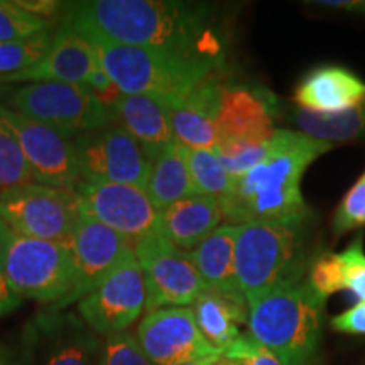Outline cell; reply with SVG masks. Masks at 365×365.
Returning a JSON list of instances; mask_svg holds the SVG:
<instances>
[{
	"instance_id": "f35d334b",
	"label": "cell",
	"mask_w": 365,
	"mask_h": 365,
	"mask_svg": "<svg viewBox=\"0 0 365 365\" xmlns=\"http://www.w3.org/2000/svg\"><path fill=\"white\" fill-rule=\"evenodd\" d=\"M22 298L9 284L6 276H4L2 269H0V317L14 312L21 307Z\"/></svg>"
},
{
	"instance_id": "f1b7e54d",
	"label": "cell",
	"mask_w": 365,
	"mask_h": 365,
	"mask_svg": "<svg viewBox=\"0 0 365 365\" xmlns=\"http://www.w3.org/2000/svg\"><path fill=\"white\" fill-rule=\"evenodd\" d=\"M97 341L88 331L75 325L73 331H63L46 354L43 365H91Z\"/></svg>"
},
{
	"instance_id": "2e32d148",
	"label": "cell",
	"mask_w": 365,
	"mask_h": 365,
	"mask_svg": "<svg viewBox=\"0 0 365 365\" xmlns=\"http://www.w3.org/2000/svg\"><path fill=\"white\" fill-rule=\"evenodd\" d=\"M272 95L262 88L223 86L217 115L218 143L266 144L274 135Z\"/></svg>"
},
{
	"instance_id": "8fae6325",
	"label": "cell",
	"mask_w": 365,
	"mask_h": 365,
	"mask_svg": "<svg viewBox=\"0 0 365 365\" xmlns=\"http://www.w3.org/2000/svg\"><path fill=\"white\" fill-rule=\"evenodd\" d=\"M71 261V287L54 303L53 312L80 303L107 279L122 261L134 252V244L103 223L81 212L70 239L66 240Z\"/></svg>"
},
{
	"instance_id": "ffe728a7",
	"label": "cell",
	"mask_w": 365,
	"mask_h": 365,
	"mask_svg": "<svg viewBox=\"0 0 365 365\" xmlns=\"http://www.w3.org/2000/svg\"><path fill=\"white\" fill-rule=\"evenodd\" d=\"M223 222V210L217 198L193 195L159 213L158 232L178 249L191 250L213 234Z\"/></svg>"
},
{
	"instance_id": "83f0119b",
	"label": "cell",
	"mask_w": 365,
	"mask_h": 365,
	"mask_svg": "<svg viewBox=\"0 0 365 365\" xmlns=\"http://www.w3.org/2000/svg\"><path fill=\"white\" fill-rule=\"evenodd\" d=\"M34 182L31 164L16 137L0 122V195L16 186Z\"/></svg>"
},
{
	"instance_id": "9c48e42d",
	"label": "cell",
	"mask_w": 365,
	"mask_h": 365,
	"mask_svg": "<svg viewBox=\"0 0 365 365\" xmlns=\"http://www.w3.org/2000/svg\"><path fill=\"white\" fill-rule=\"evenodd\" d=\"M134 254L145 284V312L190 308L208 287L191 255L178 249L159 232L134 242Z\"/></svg>"
},
{
	"instance_id": "8d00e7d4",
	"label": "cell",
	"mask_w": 365,
	"mask_h": 365,
	"mask_svg": "<svg viewBox=\"0 0 365 365\" xmlns=\"http://www.w3.org/2000/svg\"><path fill=\"white\" fill-rule=\"evenodd\" d=\"M331 328L349 335H365V301H359L355 307L333 318Z\"/></svg>"
},
{
	"instance_id": "d4e9b609",
	"label": "cell",
	"mask_w": 365,
	"mask_h": 365,
	"mask_svg": "<svg viewBox=\"0 0 365 365\" xmlns=\"http://www.w3.org/2000/svg\"><path fill=\"white\" fill-rule=\"evenodd\" d=\"M301 134L333 144L365 135V102L335 113H314L299 108L294 117Z\"/></svg>"
},
{
	"instance_id": "7a4b0ae2",
	"label": "cell",
	"mask_w": 365,
	"mask_h": 365,
	"mask_svg": "<svg viewBox=\"0 0 365 365\" xmlns=\"http://www.w3.org/2000/svg\"><path fill=\"white\" fill-rule=\"evenodd\" d=\"M331 144L301 132L276 130L266 156L257 166L235 180V190L220 203L223 220L230 223H301L309 213L301 193V180L313 161Z\"/></svg>"
},
{
	"instance_id": "ab89813d",
	"label": "cell",
	"mask_w": 365,
	"mask_h": 365,
	"mask_svg": "<svg viewBox=\"0 0 365 365\" xmlns=\"http://www.w3.org/2000/svg\"><path fill=\"white\" fill-rule=\"evenodd\" d=\"M314 4L328 9H339V11L365 14V0H318Z\"/></svg>"
},
{
	"instance_id": "8992f818",
	"label": "cell",
	"mask_w": 365,
	"mask_h": 365,
	"mask_svg": "<svg viewBox=\"0 0 365 365\" xmlns=\"http://www.w3.org/2000/svg\"><path fill=\"white\" fill-rule=\"evenodd\" d=\"M0 269L21 298L58 303L71 287L66 242L24 237L0 220Z\"/></svg>"
},
{
	"instance_id": "44dd1931",
	"label": "cell",
	"mask_w": 365,
	"mask_h": 365,
	"mask_svg": "<svg viewBox=\"0 0 365 365\" xmlns=\"http://www.w3.org/2000/svg\"><path fill=\"white\" fill-rule=\"evenodd\" d=\"M296 103L303 110L335 113L365 102V83L340 66H323L298 85Z\"/></svg>"
},
{
	"instance_id": "5b68a950",
	"label": "cell",
	"mask_w": 365,
	"mask_h": 365,
	"mask_svg": "<svg viewBox=\"0 0 365 365\" xmlns=\"http://www.w3.org/2000/svg\"><path fill=\"white\" fill-rule=\"evenodd\" d=\"M299 223L237 225L235 276L247 304L277 287L301 282L304 264Z\"/></svg>"
},
{
	"instance_id": "b9f144b4",
	"label": "cell",
	"mask_w": 365,
	"mask_h": 365,
	"mask_svg": "<svg viewBox=\"0 0 365 365\" xmlns=\"http://www.w3.org/2000/svg\"><path fill=\"white\" fill-rule=\"evenodd\" d=\"M213 365H244V364H242L240 360H235V359H228V357H223V355H222V357L218 359L217 362L213 364Z\"/></svg>"
},
{
	"instance_id": "d590c367",
	"label": "cell",
	"mask_w": 365,
	"mask_h": 365,
	"mask_svg": "<svg viewBox=\"0 0 365 365\" xmlns=\"http://www.w3.org/2000/svg\"><path fill=\"white\" fill-rule=\"evenodd\" d=\"M222 355L240 360L244 365H282L267 349L252 339V335H240Z\"/></svg>"
},
{
	"instance_id": "d6986e66",
	"label": "cell",
	"mask_w": 365,
	"mask_h": 365,
	"mask_svg": "<svg viewBox=\"0 0 365 365\" xmlns=\"http://www.w3.org/2000/svg\"><path fill=\"white\" fill-rule=\"evenodd\" d=\"M112 113L115 122H120L122 129H125L139 143L150 163H154V159L168 145L176 143L168 103L163 100L122 93Z\"/></svg>"
},
{
	"instance_id": "4fadbf2b",
	"label": "cell",
	"mask_w": 365,
	"mask_h": 365,
	"mask_svg": "<svg viewBox=\"0 0 365 365\" xmlns=\"http://www.w3.org/2000/svg\"><path fill=\"white\" fill-rule=\"evenodd\" d=\"M78 312L91 330L107 336L125 331L145 312L144 276L134 252L80 301Z\"/></svg>"
},
{
	"instance_id": "603a6c76",
	"label": "cell",
	"mask_w": 365,
	"mask_h": 365,
	"mask_svg": "<svg viewBox=\"0 0 365 365\" xmlns=\"http://www.w3.org/2000/svg\"><path fill=\"white\" fill-rule=\"evenodd\" d=\"M191 309L200 331L220 354L242 335L239 327L249 322L247 301L228 298L212 289L203 291Z\"/></svg>"
},
{
	"instance_id": "3957f363",
	"label": "cell",
	"mask_w": 365,
	"mask_h": 365,
	"mask_svg": "<svg viewBox=\"0 0 365 365\" xmlns=\"http://www.w3.org/2000/svg\"><path fill=\"white\" fill-rule=\"evenodd\" d=\"M100 66L125 95H144L176 103L215 76L218 61L156 48L90 41Z\"/></svg>"
},
{
	"instance_id": "74e56055",
	"label": "cell",
	"mask_w": 365,
	"mask_h": 365,
	"mask_svg": "<svg viewBox=\"0 0 365 365\" xmlns=\"http://www.w3.org/2000/svg\"><path fill=\"white\" fill-rule=\"evenodd\" d=\"M16 6L24 9L26 12L43 17V19H48L49 16H53L61 9L59 7L61 4L53 2V0H16Z\"/></svg>"
},
{
	"instance_id": "e0dca14e",
	"label": "cell",
	"mask_w": 365,
	"mask_h": 365,
	"mask_svg": "<svg viewBox=\"0 0 365 365\" xmlns=\"http://www.w3.org/2000/svg\"><path fill=\"white\" fill-rule=\"evenodd\" d=\"M98 68L100 61L93 44L61 24L54 34L51 49L38 65L14 75L0 76V81H61L86 85Z\"/></svg>"
},
{
	"instance_id": "484cf974",
	"label": "cell",
	"mask_w": 365,
	"mask_h": 365,
	"mask_svg": "<svg viewBox=\"0 0 365 365\" xmlns=\"http://www.w3.org/2000/svg\"><path fill=\"white\" fill-rule=\"evenodd\" d=\"M185 158L198 195L213 196L220 203L230 198L235 190V178L225 171L215 150L185 148Z\"/></svg>"
},
{
	"instance_id": "277c9868",
	"label": "cell",
	"mask_w": 365,
	"mask_h": 365,
	"mask_svg": "<svg viewBox=\"0 0 365 365\" xmlns=\"http://www.w3.org/2000/svg\"><path fill=\"white\" fill-rule=\"evenodd\" d=\"M325 299L308 282L282 286L249 303L250 335L282 365H312Z\"/></svg>"
},
{
	"instance_id": "d6a6232c",
	"label": "cell",
	"mask_w": 365,
	"mask_h": 365,
	"mask_svg": "<svg viewBox=\"0 0 365 365\" xmlns=\"http://www.w3.org/2000/svg\"><path fill=\"white\" fill-rule=\"evenodd\" d=\"M308 284L319 298L325 299L328 296L345 289L344 284V262L340 254H323L314 261L312 272H309Z\"/></svg>"
},
{
	"instance_id": "ac0fdd59",
	"label": "cell",
	"mask_w": 365,
	"mask_h": 365,
	"mask_svg": "<svg viewBox=\"0 0 365 365\" xmlns=\"http://www.w3.org/2000/svg\"><path fill=\"white\" fill-rule=\"evenodd\" d=\"M222 90L223 86L215 75L203 81L188 97L168 105L173 135L178 144L188 149L215 150Z\"/></svg>"
},
{
	"instance_id": "1f68e13d",
	"label": "cell",
	"mask_w": 365,
	"mask_h": 365,
	"mask_svg": "<svg viewBox=\"0 0 365 365\" xmlns=\"http://www.w3.org/2000/svg\"><path fill=\"white\" fill-rule=\"evenodd\" d=\"M98 365H153L137 336L129 331L108 335L102 344Z\"/></svg>"
},
{
	"instance_id": "836d02e7",
	"label": "cell",
	"mask_w": 365,
	"mask_h": 365,
	"mask_svg": "<svg viewBox=\"0 0 365 365\" xmlns=\"http://www.w3.org/2000/svg\"><path fill=\"white\" fill-rule=\"evenodd\" d=\"M365 225V173L359 178L357 182L349 190L344 196L335 213V227L336 234H345V232L354 230V228Z\"/></svg>"
},
{
	"instance_id": "6da1fadb",
	"label": "cell",
	"mask_w": 365,
	"mask_h": 365,
	"mask_svg": "<svg viewBox=\"0 0 365 365\" xmlns=\"http://www.w3.org/2000/svg\"><path fill=\"white\" fill-rule=\"evenodd\" d=\"M63 26L88 41L156 48L217 59L202 6L166 0H85L63 7Z\"/></svg>"
},
{
	"instance_id": "52a82bcc",
	"label": "cell",
	"mask_w": 365,
	"mask_h": 365,
	"mask_svg": "<svg viewBox=\"0 0 365 365\" xmlns=\"http://www.w3.org/2000/svg\"><path fill=\"white\" fill-rule=\"evenodd\" d=\"M14 112L33 118L63 137L93 132L115 122L85 85L38 81L17 88L11 95Z\"/></svg>"
},
{
	"instance_id": "5bb4252c",
	"label": "cell",
	"mask_w": 365,
	"mask_h": 365,
	"mask_svg": "<svg viewBox=\"0 0 365 365\" xmlns=\"http://www.w3.org/2000/svg\"><path fill=\"white\" fill-rule=\"evenodd\" d=\"M137 341L153 365H182L222 355L196 325L191 308H161L145 313Z\"/></svg>"
},
{
	"instance_id": "e575fe53",
	"label": "cell",
	"mask_w": 365,
	"mask_h": 365,
	"mask_svg": "<svg viewBox=\"0 0 365 365\" xmlns=\"http://www.w3.org/2000/svg\"><path fill=\"white\" fill-rule=\"evenodd\" d=\"M340 255L344 262L345 289L352 291L360 301H365V254L362 237H357Z\"/></svg>"
},
{
	"instance_id": "9a60e30c",
	"label": "cell",
	"mask_w": 365,
	"mask_h": 365,
	"mask_svg": "<svg viewBox=\"0 0 365 365\" xmlns=\"http://www.w3.org/2000/svg\"><path fill=\"white\" fill-rule=\"evenodd\" d=\"M76 193L85 215L127 237L132 244L158 232L159 212L144 190L129 185L80 181Z\"/></svg>"
},
{
	"instance_id": "4316f807",
	"label": "cell",
	"mask_w": 365,
	"mask_h": 365,
	"mask_svg": "<svg viewBox=\"0 0 365 365\" xmlns=\"http://www.w3.org/2000/svg\"><path fill=\"white\" fill-rule=\"evenodd\" d=\"M54 34L46 31L33 38L0 43V76L14 75L38 65L49 53Z\"/></svg>"
},
{
	"instance_id": "60d3db41",
	"label": "cell",
	"mask_w": 365,
	"mask_h": 365,
	"mask_svg": "<svg viewBox=\"0 0 365 365\" xmlns=\"http://www.w3.org/2000/svg\"><path fill=\"white\" fill-rule=\"evenodd\" d=\"M222 355H217V357H207V359H200V360H193V362H188V364H182V365H213L217 362L218 359H220Z\"/></svg>"
},
{
	"instance_id": "ba28073f",
	"label": "cell",
	"mask_w": 365,
	"mask_h": 365,
	"mask_svg": "<svg viewBox=\"0 0 365 365\" xmlns=\"http://www.w3.org/2000/svg\"><path fill=\"white\" fill-rule=\"evenodd\" d=\"M80 215L76 190L27 182L0 195V220L31 239L66 242Z\"/></svg>"
},
{
	"instance_id": "cb8c5ba5",
	"label": "cell",
	"mask_w": 365,
	"mask_h": 365,
	"mask_svg": "<svg viewBox=\"0 0 365 365\" xmlns=\"http://www.w3.org/2000/svg\"><path fill=\"white\" fill-rule=\"evenodd\" d=\"M145 193L159 213L188 196L198 195L181 144L173 143L154 159Z\"/></svg>"
},
{
	"instance_id": "7c38bea8",
	"label": "cell",
	"mask_w": 365,
	"mask_h": 365,
	"mask_svg": "<svg viewBox=\"0 0 365 365\" xmlns=\"http://www.w3.org/2000/svg\"><path fill=\"white\" fill-rule=\"evenodd\" d=\"M0 122L16 137L31 164L34 182L76 190L80 182L75 145L56 130L0 105Z\"/></svg>"
},
{
	"instance_id": "30bf717a",
	"label": "cell",
	"mask_w": 365,
	"mask_h": 365,
	"mask_svg": "<svg viewBox=\"0 0 365 365\" xmlns=\"http://www.w3.org/2000/svg\"><path fill=\"white\" fill-rule=\"evenodd\" d=\"M80 181L95 185H129L148 190L153 163L120 125L85 132L73 143Z\"/></svg>"
},
{
	"instance_id": "f546056e",
	"label": "cell",
	"mask_w": 365,
	"mask_h": 365,
	"mask_svg": "<svg viewBox=\"0 0 365 365\" xmlns=\"http://www.w3.org/2000/svg\"><path fill=\"white\" fill-rule=\"evenodd\" d=\"M49 31V21L26 12L16 2L0 0V43L33 38Z\"/></svg>"
},
{
	"instance_id": "4dcf8cb0",
	"label": "cell",
	"mask_w": 365,
	"mask_h": 365,
	"mask_svg": "<svg viewBox=\"0 0 365 365\" xmlns=\"http://www.w3.org/2000/svg\"><path fill=\"white\" fill-rule=\"evenodd\" d=\"M267 145L269 140L266 144L218 143L215 153L225 171L237 180L262 161L267 153Z\"/></svg>"
},
{
	"instance_id": "7402d4cb",
	"label": "cell",
	"mask_w": 365,
	"mask_h": 365,
	"mask_svg": "<svg viewBox=\"0 0 365 365\" xmlns=\"http://www.w3.org/2000/svg\"><path fill=\"white\" fill-rule=\"evenodd\" d=\"M235 235L237 225H220L198 247L191 250L190 255L208 289L228 298L247 301L235 276Z\"/></svg>"
}]
</instances>
